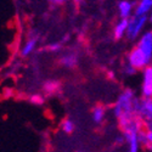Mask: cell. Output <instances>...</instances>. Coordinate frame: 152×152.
I'll return each mask as SVG.
<instances>
[{"mask_svg":"<svg viewBox=\"0 0 152 152\" xmlns=\"http://www.w3.org/2000/svg\"><path fill=\"white\" fill-rule=\"evenodd\" d=\"M140 96H137L134 89L124 88L118 94L112 106V113L122 134L130 132H142L145 124L136 115V105Z\"/></svg>","mask_w":152,"mask_h":152,"instance_id":"cell-1","label":"cell"},{"mask_svg":"<svg viewBox=\"0 0 152 152\" xmlns=\"http://www.w3.org/2000/svg\"><path fill=\"white\" fill-rule=\"evenodd\" d=\"M148 23L147 16H139L134 15L128 20V32H126V38L130 40H137L140 35L145 32L146 24Z\"/></svg>","mask_w":152,"mask_h":152,"instance_id":"cell-2","label":"cell"},{"mask_svg":"<svg viewBox=\"0 0 152 152\" xmlns=\"http://www.w3.org/2000/svg\"><path fill=\"white\" fill-rule=\"evenodd\" d=\"M125 62L128 63V65H130L132 67H134L136 71H142L146 67H148L150 65H152V61L150 58H147L136 46L130 49V51L126 54Z\"/></svg>","mask_w":152,"mask_h":152,"instance_id":"cell-3","label":"cell"},{"mask_svg":"<svg viewBox=\"0 0 152 152\" xmlns=\"http://www.w3.org/2000/svg\"><path fill=\"white\" fill-rule=\"evenodd\" d=\"M136 115L145 125L152 123V97H139Z\"/></svg>","mask_w":152,"mask_h":152,"instance_id":"cell-4","label":"cell"},{"mask_svg":"<svg viewBox=\"0 0 152 152\" xmlns=\"http://www.w3.org/2000/svg\"><path fill=\"white\" fill-rule=\"evenodd\" d=\"M39 39H40L39 33H38L35 29H32L28 33L26 40L23 42L22 46L20 48V55L22 57L31 56L35 51V50H37V46H38V44H39Z\"/></svg>","mask_w":152,"mask_h":152,"instance_id":"cell-5","label":"cell"},{"mask_svg":"<svg viewBox=\"0 0 152 152\" xmlns=\"http://www.w3.org/2000/svg\"><path fill=\"white\" fill-rule=\"evenodd\" d=\"M141 133L142 132H130L122 134L125 140V152H140L142 147L141 144Z\"/></svg>","mask_w":152,"mask_h":152,"instance_id":"cell-6","label":"cell"},{"mask_svg":"<svg viewBox=\"0 0 152 152\" xmlns=\"http://www.w3.org/2000/svg\"><path fill=\"white\" fill-rule=\"evenodd\" d=\"M140 51L152 61V29L145 31L140 38L136 40V45H135Z\"/></svg>","mask_w":152,"mask_h":152,"instance_id":"cell-7","label":"cell"},{"mask_svg":"<svg viewBox=\"0 0 152 152\" xmlns=\"http://www.w3.org/2000/svg\"><path fill=\"white\" fill-rule=\"evenodd\" d=\"M140 96L152 97V65L141 71V84H140Z\"/></svg>","mask_w":152,"mask_h":152,"instance_id":"cell-8","label":"cell"},{"mask_svg":"<svg viewBox=\"0 0 152 152\" xmlns=\"http://www.w3.org/2000/svg\"><path fill=\"white\" fill-rule=\"evenodd\" d=\"M79 62V56L74 50H67V51L62 53L61 56L58 57V63L67 69H72L78 65Z\"/></svg>","mask_w":152,"mask_h":152,"instance_id":"cell-9","label":"cell"},{"mask_svg":"<svg viewBox=\"0 0 152 152\" xmlns=\"http://www.w3.org/2000/svg\"><path fill=\"white\" fill-rule=\"evenodd\" d=\"M118 14L123 20H129L135 15V4L130 0H121L118 3Z\"/></svg>","mask_w":152,"mask_h":152,"instance_id":"cell-10","label":"cell"},{"mask_svg":"<svg viewBox=\"0 0 152 152\" xmlns=\"http://www.w3.org/2000/svg\"><path fill=\"white\" fill-rule=\"evenodd\" d=\"M43 94L45 96H50V95H56L57 93H60L61 90V83L57 79H46L43 83Z\"/></svg>","mask_w":152,"mask_h":152,"instance_id":"cell-11","label":"cell"},{"mask_svg":"<svg viewBox=\"0 0 152 152\" xmlns=\"http://www.w3.org/2000/svg\"><path fill=\"white\" fill-rule=\"evenodd\" d=\"M91 119L95 124H102L107 117V108L104 105H96L91 108Z\"/></svg>","mask_w":152,"mask_h":152,"instance_id":"cell-12","label":"cell"},{"mask_svg":"<svg viewBox=\"0 0 152 152\" xmlns=\"http://www.w3.org/2000/svg\"><path fill=\"white\" fill-rule=\"evenodd\" d=\"M126 32H128V20L121 18L115 24V27H113L112 34H113V37H115V39L119 40L123 37H126Z\"/></svg>","mask_w":152,"mask_h":152,"instance_id":"cell-13","label":"cell"},{"mask_svg":"<svg viewBox=\"0 0 152 152\" xmlns=\"http://www.w3.org/2000/svg\"><path fill=\"white\" fill-rule=\"evenodd\" d=\"M152 11V0H139L135 4V15L148 16Z\"/></svg>","mask_w":152,"mask_h":152,"instance_id":"cell-14","label":"cell"},{"mask_svg":"<svg viewBox=\"0 0 152 152\" xmlns=\"http://www.w3.org/2000/svg\"><path fill=\"white\" fill-rule=\"evenodd\" d=\"M75 128H77V125H75V122L72 118L66 117L60 122V129L67 135L73 134L75 132Z\"/></svg>","mask_w":152,"mask_h":152,"instance_id":"cell-15","label":"cell"},{"mask_svg":"<svg viewBox=\"0 0 152 152\" xmlns=\"http://www.w3.org/2000/svg\"><path fill=\"white\" fill-rule=\"evenodd\" d=\"M152 142V123H148L145 125V128L141 133V144L145 148L148 144Z\"/></svg>","mask_w":152,"mask_h":152,"instance_id":"cell-16","label":"cell"},{"mask_svg":"<svg viewBox=\"0 0 152 152\" xmlns=\"http://www.w3.org/2000/svg\"><path fill=\"white\" fill-rule=\"evenodd\" d=\"M46 96L43 93H33L28 96V101L34 106H43L45 104Z\"/></svg>","mask_w":152,"mask_h":152,"instance_id":"cell-17","label":"cell"},{"mask_svg":"<svg viewBox=\"0 0 152 152\" xmlns=\"http://www.w3.org/2000/svg\"><path fill=\"white\" fill-rule=\"evenodd\" d=\"M45 50L49 53H53V54H58L63 50V45L60 42H53V43H49L45 46Z\"/></svg>","mask_w":152,"mask_h":152,"instance_id":"cell-18","label":"cell"},{"mask_svg":"<svg viewBox=\"0 0 152 152\" xmlns=\"http://www.w3.org/2000/svg\"><path fill=\"white\" fill-rule=\"evenodd\" d=\"M122 71H123V73H124L125 75H128V77H129V75H134V74L137 72V71H136L134 67H132L130 65H128V63H126V62H124V65H123Z\"/></svg>","mask_w":152,"mask_h":152,"instance_id":"cell-19","label":"cell"},{"mask_svg":"<svg viewBox=\"0 0 152 152\" xmlns=\"http://www.w3.org/2000/svg\"><path fill=\"white\" fill-rule=\"evenodd\" d=\"M50 3H51L53 5H56V6H60V5H63L66 4L67 1H69V0H49Z\"/></svg>","mask_w":152,"mask_h":152,"instance_id":"cell-20","label":"cell"},{"mask_svg":"<svg viewBox=\"0 0 152 152\" xmlns=\"http://www.w3.org/2000/svg\"><path fill=\"white\" fill-rule=\"evenodd\" d=\"M69 38H71V35L69 34H65L62 38H61V40H60V43L62 44V45H65L66 43H68L69 42Z\"/></svg>","mask_w":152,"mask_h":152,"instance_id":"cell-21","label":"cell"},{"mask_svg":"<svg viewBox=\"0 0 152 152\" xmlns=\"http://www.w3.org/2000/svg\"><path fill=\"white\" fill-rule=\"evenodd\" d=\"M107 77H108L110 79H115V78H116V73L113 72V71H110V72L107 73Z\"/></svg>","mask_w":152,"mask_h":152,"instance_id":"cell-22","label":"cell"},{"mask_svg":"<svg viewBox=\"0 0 152 152\" xmlns=\"http://www.w3.org/2000/svg\"><path fill=\"white\" fill-rule=\"evenodd\" d=\"M147 17H148V22H150V23H151V24H152V11H151V12H150V15H148V16H147Z\"/></svg>","mask_w":152,"mask_h":152,"instance_id":"cell-23","label":"cell"},{"mask_svg":"<svg viewBox=\"0 0 152 152\" xmlns=\"http://www.w3.org/2000/svg\"><path fill=\"white\" fill-rule=\"evenodd\" d=\"M78 152H84V151H78Z\"/></svg>","mask_w":152,"mask_h":152,"instance_id":"cell-24","label":"cell"}]
</instances>
